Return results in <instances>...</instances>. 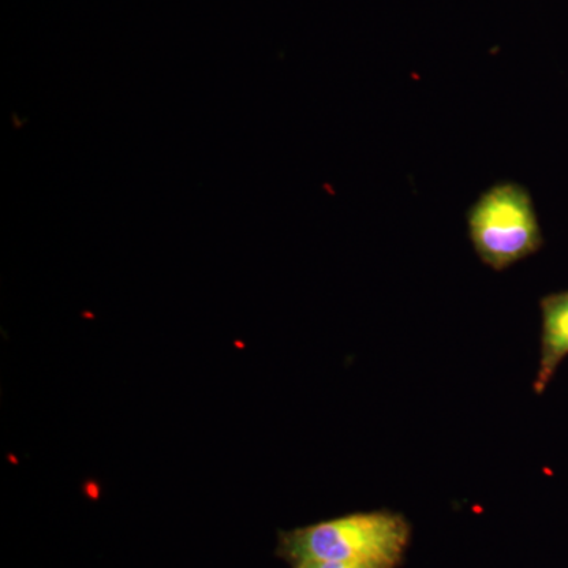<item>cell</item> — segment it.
<instances>
[{"label": "cell", "mask_w": 568, "mask_h": 568, "mask_svg": "<svg viewBox=\"0 0 568 568\" xmlns=\"http://www.w3.org/2000/svg\"><path fill=\"white\" fill-rule=\"evenodd\" d=\"M409 521L390 510L357 511L293 530H280L275 556L302 562L384 564L402 567L410 544Z\"/></svg>", "instance_id": "6da1fadb"}, {"label": "cell", "mask_w": 568, "mask_h": 568, "mask_svg": "<svg viewBox=\"0 0 568 568\" xmlns=\"http://www.w3.org/2000/svg\"><path fill=\"white\" fill-rule=\"evenodd\" d=\"M470 241L481 263L504 271L544 246L532 197L525 186L497 183L467 213Z\"/></svg>", "instance_id": "7a4b0ae2"}, {"label": "cell", "mask_w": 568, "mask_h": 568, "mask_svg": "<svg viewBox=\"0 0 568 568\" xmlns=\"http://www.w3.org/2000/svg\"><path fill=\"white\" fill-rule=\"evenodd\" d=\"M540 361L534 392L541 395L560 364L568 357V291L549 294L540 301Z\"/></svg>", "instance_id": "3957f363"}, {"label": "cell", "mask_w": 568, "mask_h": 568, "mask_svg": "<svg viewBox=\"0 0 568 568\" xmlns=\"http://www.w3.org/2000/svg\"><path fill=\"white\" fill-rule=\"evenodd\" d=\"M291 568H394L384 564H357V562H302Z\"/></svg>", "instance_id": "277c9868"}]
</instances>
